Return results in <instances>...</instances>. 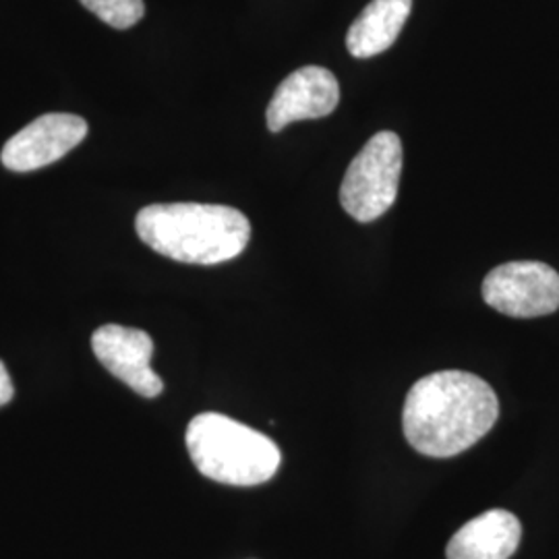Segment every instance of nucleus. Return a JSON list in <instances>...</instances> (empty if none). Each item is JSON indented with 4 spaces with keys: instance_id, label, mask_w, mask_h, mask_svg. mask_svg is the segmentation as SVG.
Wrapping results in <instances>:
<instances>
[{
    "instance_id": "obj_1",
    "label": "nucleus",
    "mask_w": 559,
    "mask_h": 559,
    "mask_svg": "<svg viewBox=\"0 0 559 559\" xmlns=\"http://www.w3.org/2000/svg\"><path fill=\"white\" fill-rule=\"evenodd\" d=\"M498 417L500 400L487 381L466 371H438L411 388L402 427L423 456L450 459L483 440Z\"/></svg>"
},
{
    "instance_id": "obj_2",
    "label": "nucleus",
    "mask_w": 559,
    "mask_h": 559,
    "mask_svg": "<svg viewBox=\"0 0 559 559\" xmlns=\"http://www.w3.org/2000/svg\"><path fill=\"white\" fill-rule=\"evenodd\" d=\"M140 239L168 260L216 265L235 260L251 239L247 216L216 203H154L135 218Z\"/></svg>"
},
{
    "instance_id": "obj_3",
    "label": "nucleus",
    "mask_w": 559,
    "mask_h": 559,
    "mask_svg": "<svg viewBox=\"0 0 559 559\" xmlns=\"http://www.w3.org/2000/svg\"><path fill=\"white\" fill-rule=\"evenodd\" d=\"M187 450L203 477L253 487L278 473L280 448L260 431L221 413H201L187 427Z\"/></svg>"
},
{
    "instance_id": "obj_4",
    "label": "nucleus",
    "mask_w": 559,
    "mask_h": 559,
    "mask_svg": "<svg viewBox=\"0 0 559 559\" xmlns=\"http://www.w3.org/2000/svg\"><path fill=\"white\" fill-rule=\"evenodd\" d=\"M402 175V141L392 131H380L365 143L350 162L342 187L340 203L357 222L381 218L399 198Z\"/></svg>"
},
{
    "instance_id": "obj_5",
    "label": "nucleus",
    "mask_w": 559,
    "mask_h": 559,
    "mask_svg": "<svg viewBox=\"0 0 559 559\" xmlns=\"http://www.w3.org/2000/svg\"><path fill=\"white\" fill-rule=\"evenodd\" d=\"M483 299L510 318H540L559 309V274L540 261H510L483 282Z\"/></svg>"
},
{
    "instance_id": "obj_6",
    "label": "nucleus",
    "mask_w": 559,
    "mask_h": 559,
    "mask_svg": "<svg viewBox=\"0 0 559 559\" xmlns=\"http://www.w3.org/2000/svg\"><path fill=\"white\" fill-rule=\"evenodd\" d=\"M85 135L87 122L78 115H41L4 143L0 160L13 173L40 170L64 158L85 140Z\"/></svg>"
},
{
    "instance_id": "obj_7",
    "label": "nucleus",
    "mask_w": 559,
    "mask_h": 559,
    "mask_svg": "<svg viewBox=\"0 0 559 559\" xmlns=\"http://www.w3.org/2000/svg\"><path fill=\"white\" fill-rule=\"evenodd\" d=\"M92 348L96 359L135 394L143 399L160 396L164 381L152 369L154 342L150 334L110 323L94 332Z\"/></svg>"
},
{
    "instance_id": "obj_8",
    "label": "nucleus",
    "mask_w": 559,
    "mask_h": 559,
    "mask_svg": "<svg viewBox=\"0 0 559 559\" xmlns=\"http://www.w3.org/2000/svg\"><path fill=\"white\" fill-rule=\"evenodd\" d=\"M338 80L323 67H302L282 81L267 106L265 120L272 133L297 120L323 119L336 110Z\"/></svg>"
},
{
    "instance_id": "obj_9",
    "label": "nucleus",
    "mask_w": 559,
    "mask_h": 559,
    "mask_svg": "<svg viewBox=\"0 0 559 559\" xmlns=\"http://www.w3.org/2000/svg\"><path fill=\"white\" fill-rule=\"evenodd\" d=\"M522 526L506 510H489L466 522L448 543V559H510L519 549Z\"/></svg>"
},
{
    "instance_id": "obj_10",
    "label": "nucleus",
    "mask_w": 559,
    "mask_h": 559,
    "mask_svg": "<svg viewBox=\"0 0 559 559\" xmlns=\"http://www.w3.org/2000/svg\"><path fill=\"white\" fill-rule=\"evenodd\" d=\"M413 0H373L348 29L346 46L355 59H371L385 52L411 15Z\"/></svg>"
},
{
    "instance_id": "obj_11",
    "label": "nucleus",
    "mask_w": 559,
    "mask_h": 559,
    "mask_svg": "<svg viewBox=\"0 0 559 559\" xmlns=\"http://www.w3.org/2000/svg\"><path fill=\"white\" fill-rule=\"evenodd\" d=\"M98 20L115 29H129L145 15L143 0H80Z\"/></svg>"
},
{
    "instance_id": "obj_12",
    "label": "nucleus",
    "mask_w": 559,
    "mask_h": 559,
    "mask_svg": "<svg viewBox=\"0 0 559 559\" xmlns=\"http://www.w3.org/2000/svg\"><path fill=\"white\" fill-rule=\"evenodd\" d=\"M13 394H15L13 381H11V376H9L7 367H4V362L0 360V406L9 404L13 400Z\"/></svg>"
}]
</instances>
